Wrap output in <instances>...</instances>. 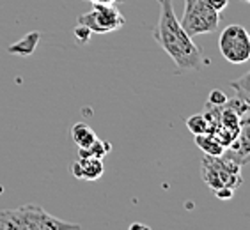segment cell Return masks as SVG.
Masks as SVG:
<instances>
[{"label": "cell", "mask_w": 250, "mask_h": 230, "mask_svg": "<svg viewBox=\"0 0 250 230\" xmlns=\"http://www.w3.org/2000/svg\"><path fill=\"white\" fill-rule=\"evenodd\" d=\"M229 97L226 96V92L220 91V89H215V91L209 92V97H208V105L211 106H222Z\"/></svg>", "instance_id": "9a60e30c"}, {"label": "cell", "mask_w": 250, "mask_h": 230, "mask_svg": "<svg viewBox=\"0 0 250 230\" xmlns=\"http://www.w3.org/2000/svg\"><path fill=\"white\" fill-rule=\"evenodd\" d=\"M213 193H215L220 200H231L232 195H234V192H232V190H227V188H222V190H217V192H213Z\"/></svg>", "instance_id": "e0dca14e"}, {"label": "cell", "mask_w": 250, "mask_h": 230, "mask_svg": "<svg viewBox=\"0 0 250 230\" xmlns=\"http://www.w3.org/2000/svg\"><path fill=\"white\" fill-rule=\"evenodd\" d=\"M179 21L188 36L195 38L215 32L220 25V13L213 9L209 0H185L183 18Z\"/></svg>", "instance_id": "277c9868"}, {"label": "cell", "mask_w": 250, "mask_h": 230, "mask_svg": "<svg viewBox=\"0 0 250 230\" xmlns=\"http://www.w3.org/2000/svg\"><path fill=\"white\" fill-rule=\"evenodd\" d=\"M130 229H144V230H149V227L147 225H142V223H133V225H130Z\"/></svg>", "instance_id": "ffe728a7"}, {"label": "cell", "mask_w": 250, "mask_h": 230, "mask_svg": "<svg viewBox=\"0 0 250 230\" xmlns=\"http://www.w3.org/2000/svg\"><path fill=\"white\" fill-rule=\"evenodd\" d=\"M218 50L231 64H245L250 60V34L238 23L227 25L218 36Z\"/></svg>", "instance_id": "5b68a950"}, {"label": "cell", "mask_w": 250, "mask_h": 230, "mask_svg": "<svg viewBox=\"0 0 250 230\" xmlns=\"http://www.w3.org/2000/svg\"><path fill=\"white\" fill-rule=\"evenodd\" d=\"M229 87L234 89L236 96L240 97L241 101H245L247 105L250 106V71L247 75H243L241 78H238V80H232L229 83Z\"/></svg>", "instance_id": "5bb4252c"}, {"label": "cell", "mask_w": 250, "mask_h": 230, "mask_svg": "<svg viewBox=\"0 0 250 230\" xmlns=\"http://www.w3.org/2000/svg\"><path fill=\"white\" fill-rule=\"evenodd\" d=\"M187 128L195 134H202V133H211V126H209V120L206 119L204 114H195L192 117L187 119Z\"/></svg>", "instance_id": "4fadbf2b"}, {"label": "cell", "mask_w": 250, "mask_h": 230, "mask_svg": "<svg viewBox=\"0 0 250 230\" xmlns=\"http://www.w3.org/2000/svg\"><path fill=\"white\" fill-rule=\"evenodd\" d=\"M71 138L78 145V149H85L98 138V134L92 131V128L85 122H77L71 128Z\"/></svg>", "instance_id": "8fae6325"}, {"label": "cell", "mask_w": 250, "mask_h": 230, "mask_svg": "<svg viewBox=\"0 0 250 230\" xmlns=\"http://www.w3.org/2000/svg\"><path fill=\"white\" fill-rule=\"evenodd\" d=\"M105 172L103 161L100 158L78 156V159L71 165V173L80 181H98Z\"/></svg>", "instance_id": "ba28073f"}, {"label": "cell", "mask_w": 250, "mask_h": 230, "mask_svg": "<svg viewBox=\"0 0 250 230\" xmlns=\"http://www.w3.org/2000/svg\"><path fill=\"white\" fill-rule=\"evenodd\" d=\"M78 23L85 25L92 34H108L123 29L126 19L114 4H92L89 13L78 16Z\"/></svg>", "instance_id": "8992f818"}, {"label": "cell", "mask_w": 250, "mask_h": 230, "mask_svg": "<svg viewBox=\"0 0 250 230\" xmlns=\"http://www.w3.org/2000/svg\"><path fill=\"white\" fill-rule=\"evenodd\" d=\"M195 144L201 151L208 154V156H222L226 151V145L222 144L220 140L213 133H202L195 134Z\"/></svg>", "instance_id": "30bf717a"}, {"label": "cell", "mask_w": 250, "mask_h": 230, "mask_svg": "<svg viewBox=\"0 0 250 230\" xmlns=\"http://www.w3.org/2000/svg\"><path fill=\"white\" fill-rule=\"evenodd\" d=\"M209 4H211V7L215 11H224L227 7V4H229V0H209Z\"/></svg>", "instance_id": "ac0fdd59"}, {"label": "cell", "mask_w": 250, "mask_h": 230, "mask_svg": "<svg viewBox=\"0 0 250 230\" xmlns=\"http://www.w3.org/2000/svg\"><path fill=\"white\" fill-rule=\"evenodd\" d=\"M224 156L240 167L250 163V112L240 119L238 133H236L234 140L226 147Z\"/></svg>", "instance_id": "52a82bcc"}, {"label": "cell", "mask_w": 250, "mask_h": 230, "mask_svg": "<svg viewBox=\"0 0 250 230\" xmlns=\"http://www.w3.org/2000/svg\"><path fill=\"white\" fill-rule=\"evenodd\" d=\"M2 230H69L80 229L77 223H69L48 214L38 204H25L16 209L0 211Z\"/></svg>", "instance_id": "7a4b0ae2"}, {"label": "cell", "mask_w": 250, "mask_h": 230, "mask_svg": "<svg viewBox=\"0 0 250 230\" xmlns=\"http://www.w3.org/2000/svg\"><path fill=\"white\" fill-rule=\"evenodd\" d=\"M110 142H105V140L96 138L89 147L85 149H78V156H89V158H100L103 159L106 154L110 153Z\"/></svg>", "instance_id": "7c38bea8"}, {"label": "cell", "mask_w": 250, "mask_h": 230, "mask_svg": "<svg viewBox=\"0 0 250 230\" xmlns=\"http://www.w3.org/2000/svg\"><path fill=\"white\" fill-rule=\"evenodd\" d=\"M158 4L160 18L153 30L154 41L174 60L178 75L199 71L202 67V53L187 30L181 27V21L174 13L172 0H158Z\"/></svg>", "instance_id": "6da1fadb"}, {"label": "cell", "mask_w": 250, "mask_h": 230, "mask_svg": "<svg viewBox=\"0 0 250 230\" xmlns=\"http://www.w3.org/2000/svg\"><path fill=\"white\" fill-rule=\"evenodd\" d=\"M201 175L202 181L211 188V192H217L222 188L232 190L241 186V167L231 161L229 158L222 156H204L201 161Z\"/></svg>", "instance_id": "3957f363"}, {"label": "cell", "mask_w": 250, "mask_h": 230, "mask_svg": "<svg viewBox=\"0 0 250 230\" xmlns=\"http://www.w3.org/2000/svg\"><path fill=\"white\" fill-rule=\"evenodd\" d=\"M91 30L87 29L85 25H80L78 23V27L75 29V38L78 39V43L80 44H85V43H89V39H91Z\"/></svg>", "instance_id": "2e32d148"}, {"label": "cell", "mask_w": 250, "mask_h": 230, "mask_svg": "<svg viewBox=\"0 0 250 230\" xmlns=\"http://www.w3.org/2000/svg\"><path fill=\"white\" fill-rule=\"evenodd\" d=\"M241 2H247V4H250V0H241Z\"/></svg>", "instance_id": "44dd1931"}, {"label": "cell", "mask_w": 250, "mask_h": 230, "mask_svg": "<svg viewBox=\"0 0 250 230\" xmlns=\"http://www.w3.org/2000/svg\"><path fill=\"white\" fill-rule=\"evenodd\" d=\"M39 41H41V32L32 30V32H29L27 36H23L20 41L11 44L9 48H7V53L20 55V57H29V55H32V53L36 52Z\"/></svg>", "instance_id": "9c48e42d"}, {"label": "cell", "mask_w": 250, "mask_h": 230, "mask_svg": "<svg viewBox=\"0 0 250 230\" xmlns=\"http://www.w3.org/2000/svg\"><path fill=\"white\" fill-rule=\"evenodd\" d=\"M87 2H91V4H119L123 0H87Z\"/></svg>", "instance_id": "d6986e66"}]
</instances>
